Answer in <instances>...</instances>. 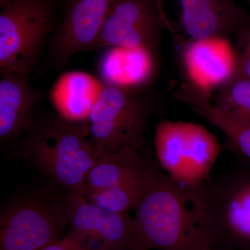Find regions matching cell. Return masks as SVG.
<instances>
[{"label": "cell", "mask_w": 250, "mask_h": 250, "mask_svg": "<svg viewBox=\"0 0 250 250\" xmlns=\"http://www.w3.org/2000/svg\"><path fill=\"white\" fill-rule=\"evenodd\" d=\"M10 156L30 161L67 195L83 197L87 174L98 158L86 123L60 114L37 117Z\"/></svg>", "instance_id": "obj_1"}, {"label": "cell", "mask_w": 250, "mask_h": 250, "mask_svg": "<svg viewBox=\"0 0 250 250\" xmlns=\"http://www.w3.org/2000/svg\"><path fill=\"white\" fill-rule=\"evenodd\" d=\"M134 211L131 250L178 248L187 241L188 231L198 224L188 190L179 187L159 166Z\"/></svg>", "instance_id": "obj_2"}, {"label": "cell", "mask_w": 250, "mask_h": 250, "mask_svg": "<svg viewBox=\"0 0 250 250\" xmlns=\"http://www.w3.org/2000/svg\"><path fill=\"white\" fill-rule=\"evenodd\" d=\"M152 103L139 88L105 84L99 91L85 123L98 156L125 151L141 152Z\"/></svg>", "instance_id": "obj_3"}, {"label": "cell", "mask_w": 250, "mask_h": 250, "mask_svg": "<svg viewBox=\"0 0 250 250\" xmlns=\"http://www.w3.org/2000/svg\"><path fill=\"white\" fill-rule=\"evenodd\" d=\"M154 146L159 167L187 190L210 178L221 152L214 135L191 122L161 121L154 131Z\"/></svg>", "instance_id": "obj_4"}, {"label": "cell", "mask_w": 250, "mask_h": 250, "mask_svg": "<svg viewBox=\"0 0 250 250\" xmlns=\"http://www.w3.org/2000/svg\"><path fill=\"white\" fill-rule=\"evenodd\" d=\"M0 5V74L29 75L53 27L51 0H5Z\"/></svg>", "instance_id": "obj_5"}, {"label": "cell", "mask_w": 250, "mask_h": 250, "mask_svg": "<svg viewBox=\"0 0 250 250\" xmlns=\"http://www.w3.org/2000/svg\"><path fill=\"white\" fill-rule=\"evenodd\" d=\"M199 225L250 244V172H229L188 190Z\"/></svg>", "instance_id": "obj_6"}, {"label": "cell", "mask_w": 250, "mask_h": 250, "mask_svg": "<svg viewBox=\"0 0 250 250\" xmlns=\"http://www.w3.org/2000/svg\"><path fill=\"white\" fill-rule=\"evenodd\" d=\"M67 228L64 198L18 200L0 217V250H41L62 239Z\"/></svg>", "instance_id": "obj_7"}, {"label": "cell", "mask_w": 250, "mask_h": 250, "mask_svg": "<svg viewBox=\"0 0 250 250\" xmlns=\"http://www.w3.org/2000/svg\"><path fill=\"white\" fill-rule=\"evenodd\" d=\"M168 27L160 0H114L91 49H141L154 55L161 33Z\"/></svg>", "instance_id": "obj_8"}, {"label": "cell", "mask_w": 250, "mask_h": 250, "mask_svg": "<svg viewBox=\"0 0 250 250\" xmlns=\"http://www.w3.org/2000/svg\"><path fill=\"white\" fill-rule=\"evenodd\" d=\"M68 217L65 237L78 250H131L134 220L129 213H113L84 197H64Z\"/></svg>", "instance_id": "obj_9"}, {"label": "cell", "mask_w": 250, "mask_h": 250, "mask_svg": "<svg viewBox=\"0 0 250 250\" xmlns=\"http://www.w3.org/2000/svg\"><path fill=\"white\" fill-rule=\"evenodd\" d=\"M114 0H67L63 21L52 41V60L64 65L74 54L91 49Z\"/></svg>", "instance_id": "obj_10"}, {"label": "cell", "mask_w": 250, "mask_h": 250, "mask_svg": "<svg viewBox=\"0 0 250 250\" xmlns=\"http://www.w3.org/2000/svg\"><path fill=\"white\" fill-rule=\"evenodd\" d=\"M181 23L192 41L225 39L248 23L236 0H179Z\"/></svg>", "instance_id": "obj_11"}, {"label": "cell", "mask_w": 250, "mask_h": 250, "mask_svg": "<svg viewBox=\"0 0 250 250\" xmlns=\"http://www.w3.org/2000/svg\"><path fill=\"white\" fill-rule=\"evenodd\" d=\"M42 93L31 86L29 75L10 73L0 81V142L11 146L18 142L35 124L36 108Z\"/></svg>", "instance_id": "obj_12"}, {"label": "cell", "mask_w": 250, "mask_h": 250, "mask_svg": "<svg viewBox=\"0 0 250 250\" xmlns=\"http://www.w3.org/2000/svg\"><path fill=\"white\" fill-rule=\"evenodd\" d=\"M184 59L190 83L208 93L222 88L234 75L236 58L225 39L192 41Z\"/></svg>", "instance_id": "obj_13"}, {"label": "cell", "mask_w": 250, "mask_h": 250, "mask_svg": "<svg viewBox=\"0 0 250 250\" xmlns=\"http://www.w3.org/2000/svg\"><path fill=\"white\" fill-rule=\"evenodd\" d=\"M156 164L137 151L98 156L87 174L84 197L147 173Z\"/></svg>", "instance_id": "obj_14"}, {"label": "cell", "mask_w": 250, "mask_h": 250, "mask_svg": "<svg viewBox=\"0 0 250 250\" xmlns=\"http://www.w3.org/2000/svg\"><path fill=\"white\" fill-rule=\"evenodd\" d=\"M107 54L109 81L106 84L142 88L154 70V54L144 49L113 47Z\"/></svg>", "instance_id": "obj_15"}, {"label": "cell", "mask_w": 250, "mask_h": 250, "mask_svg": "<svg viewBox=\"0 0 250 250\" xmlns=\"http://www.w3.org/2000/svg\"><path fill=\"white\" fill-rule=\"evenodd\" d=\"M158 167L159 165L156 164L147 173L129 179L116 187L91 194L85 198L108 211L129 213L134 210Z\"/></svg>", "instance_id": "obj_16"}, {"label": "cell", "mask_w": 250, "mask_h": 250, "mask_svg": "<svg viewBox=\"0 0 250 250\" xmlns=\"http://www.w3.org/2000/svg\"><path fill=\"white\" fill-rule=\"evenodd\" d=\"M194 112L223 131L230 144L250 161V124L225 113L210 99H203Z\"/></svg>", "instance_id": "obj_17"}, {"label": "cell", "mask_w": 250, "mask_h": 250, "mask_svg": "<svg viewBox=\"0 0 250 250\" xmlns=\"http://www.w3.org/2000/svg\"><path fill=\"white\" fill-rule=\"evenodd\" d=\"M63 95L58 103L59 114L75 122H85L97 95L93 96V85L90 79L74 74L65 82Z\"/></svg>", "instance_id": "obj_18"}, {"label": "cell", "mask_w": 250, "mask_h": 250, "mask_svg": "<svg viewBox=\"0 0 250 250\" xmlns=\"http://www.w3.org/2000/svg\"><path fill=\"white\" fill-rule=\"evenodd\" d=\"M213 103L225 113L250 124V78L231 79L220 88Z\"/></svg>", "instance_id": "obj_19"}, {"label": "cell", "mask_w": 250, "mask_h": 250, "mask_svg": "<svg viewBox=\"0 0 250 250\" xmlns=\"http://www.w3.org/2000/svg\"><path fill=\"white\" fill-rule=\"evenodd\" d=\"M246 42L241 55L236 58L234 77L250 78V21L246 24Z\"/></svg>", "instance_id": "obj_20"}, {"label": "cell", "mask_w": 250, "mask_h": 250, "mask_svg": "<svg viewBox=\"0 0 250 250\" xmlns=\"http://www.w3.org/2000/svg\"><path fill=\"white\" fill-rule=\"evenodd\" d=\"M41 250H78L68 240L63 237L62 239L53 244L45 247V248Z\"/></svg>", "instance_id": "obj_21"}, {"label": "cell", "mask_w": 250, "mask_h": 250, "mask_svg": "<svg viewBox=\"0 0 250 250\" xmlns=\"http://www.w3.org/2000/svg\"><path fill=\"white\" fill-rule=\"evenodd\" d=\"M249 1H250V0H249Z\"/></svg>", "instance_id": "obj_22"}]
</instances>
